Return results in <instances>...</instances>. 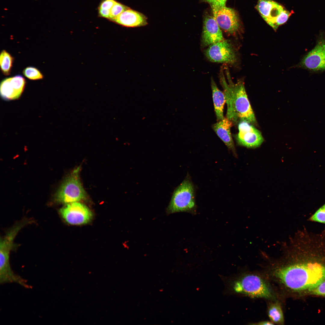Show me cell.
Instances as JSON below:
<instances>
[{
    "label": "cell",
    "instance_id": "6da1fadb",
    "mask_svg": "<svg viewBox=\"0 0 325 325\" xmlns=\"http://www.w3.org/2000/svg\"><path fill=\"white\" fill-rule=\"evenodd\" d=\"M283 258L271 267L270 274L286 292L311 291L325 280V264L296 261L288 248Z\"/></svg>",
    "mask_w": 325,
    "mask_h": 325
},
{
    "label": "cell",
    "instance_id": "7a4b0ae2",
    "mask_svg": "<svg viewBox=\"0 0 325 325\" xmlns=\"http://www.w3.org/2000/svg\"><path fill=\"white\" fill-rule=\"evenodd\" d=\"M226 70L228 83L222 70L220 74V82L224 89L227 106L226 118L233 123L239 119L256 124V120L248 98L243 80H239L234 84L231 79L228 70Z\"/></svg>",
    "mask_w": 325,
    "mask_h": 325
},
{
    "label": "cell",
    "instance_id": "3957f363",
    "mask_svg": "<svg viewBox=\"0 0 325 325\" xmlns=\"http://www.w3.org/2000/svg\"><path fill=\"white\" fill-rule=\"evenodd\" d=\"M235 292L252 298L273 299L275 296L269 285L262 277L253 274L243 275L231 284Z\"/></svg>",
    "mask_w": 325,
    "mask_h": 325
},
{
    "label": "cell",
    "instance_id": "277c9868",
    "mask_svg": "<svg viewBox=\"0 0 325 325\" xmlns=\"http://www.w3.org/2000/svg\"><path fill=\"white\" fill-rule=\"evenodd\" d=\"M195 208L193 186L187 178L174 190L166 212L169 214L180 212L193 213Z\"/></svg>",
    "mask_w": 325,
    "mask_h": 325
},
{
    "label": "cell",
    "instance_id": "5b68a950",
    "mask_svg": "<svg viewBox=\"0 0 325 325\" xmlns=\"http://www.w3.org/2000/svg\"><path fill=\"white\" fill-rule=\"evenodd\" d=\"M80 168L75 169L63 181L55 193L56 202L68 204L78 202L86 198V193L79 178Z\"/></svg>",
    "mask_w": 325,
    "mask_h": 325
},
{
    "label": "cell",
    "instance_id": "8992f818",
    "mask_svg": "<svg viewBox=\"0 0 325 325\" xmlns=\"http://www.w3.org/2000/svg\"><path fill=\"white\" fill-rule=\"evenodd\" d=\"M255 8L263 19L275 30L285 23L293 13L286 10L281 5L272 0H258Z\"/></svg>",
    "mask_w": 325,
    "mask_h": 325
},
{
    "label": "cell",
    "instance_id": "52a82bcc",
    "mask_svg": "<svg viewBox=\"0 0 325 325\" xmlns=\"http://www.w3.org/2000/svg\"><path fill=\"white\" fill-rule=\"evenodd\" d=\"M295 67L312 73L325 71V36L323 34L320 35L315 47L304 55Z\"/></svg>",
    "mask_w": 325,
    "mask_h": 325
},
{
    "label": "cell",
    "instance_id": "ba28073f",
    "mask_svg": "<svg viewBox=\"0 0 325 325\" xmlns=\"http://www.w3.org/2000/svg\"><path fill=\"white\" fill-rule=\"evenodd\" d=\"M204 53L206 57L212 62L234 64L237 60L235 48L230 42L226 39L210 45Z\"/></svg>",
    "mask_w": 325,
    "mask_h": 325
},
{
    "label": "cell",
    "instance_id": "9c48e42d",
    "mask_svg": "<svg viewBox=\"0 0 325 325\" xmlns=\"http://www.w3.org/2000/svg\"><path fill=\"white\" fill-rule=\"evenodd\" d=\"M59 212L65 221L72 225L86 224L92 217V212L89 208L78 202L67 204L60 209Z\"/></svg>",
    "mask_w": 325,
    "mask_h": 325
},
{
    "label": "cell",
    "instance_id": "30bf717a",
    "mask_svg": "<svg viewBox=\"0 0 325 325\" xmlns=\"http://www.w3.org/2000/svg\"><path fill=\"white\" fill-rule=\"evenodd\" d=\"M212 9L213 17L220 28L229 34L236 35L240 25L235 10L225 6Z\"/></svg>",
    "mask_w": 325,
    "mask_h": 325
},
{
    "label": "cell",
    "instance_id": "8fae6325",
    "mask_svg": "<svg viewBox=\"0 0 325 325\" xmlns=\"http://www.w3.org/2000/svg\"><path fill=\"white\" fill-rule=\"evenodd\" d=\"M251 123L244 120H240L238 125L239 133L237 137L238 143L248 148L259 147L264 141L261 132Z\"/></svg>",
    "mask_w": 325,
    "mask_h": 325
},
{
    "label": "cell",
    "instance_id": "7c38bea8",
    "mask_svg": "<svg viewBox=\"0 0 325 325\" xmlns=\"http://www.w3.org/2000/svg\"><path fill=\"white\" fill-rule=\"evenodd\" d=\"M25 84L24 78L19 75L5 79L0 84L1 97L6 101L19 98L23 91Z\"/></svg>",
    "mask_w": 325,
    "mask_h": 325
},
{
    "label": "cell",
    "instance_id": "4fadbf2b",
    "mask_svg": "<svg viewBox=\"0 0 325 325\" xmlns=\"http://www.w3.org/2000/svg\"><path fill=\"white\" fill-rule=\"evenodd\" d=\"M224 39L221 28L213 17L206 16L203 22L201 41L202 47L208 46Z\"/></svg>",
    "mask_w": 325,
    "mask_h": 325
},
{
    "label": "cell",
    "instance_id": "5bb4252c",
    "mask_svg": "<svg viewBox=\"0 0 325 325\" xmlns=\"http://www.w3.org/2000/svg\"><path fill=\"white\" fill-rule=\"evenodd\" d=\"M123 26L137 27L146 25L147 19L142 14L129 8L118 15L113 21Z\"/></svg>",
    "mask_w": 325,
    "mask_h": 325
},
{
    "label": "cell",
    "instance_id": "9a60e30c",
    "mask_svg": "<svg viewBox=\"0 0 325 325\" xmlns=\"http://www.w3.org/2000/svg\"><path fill=\"white\" fill-rule=\"evenodd\" d=\"M233 123L227 118L214 124L212 128L221 140L224 143L229 149L236 155L234 141L231 136V128Z\"/></svg>",
    "mask_w": 325,
    "mask_h": 325
},
{
    "label": "cell",
    "instance_id": "2e32d148",
    "mask_svg": "<svg viewBox=\"0 0 325 325\" xmlns=\"http://www.w3.org/2000/svg\"><path fill=\"white\" fill-rule=\"evenodd\" d=\"M211 86L215 113L217 120L220 121L224 118L223 110L226 102L225 95L224 93L218 89L212 78L211 79Z\"/></svg>",
    "mask_w": 325,
    "mask_h": 325
},
{
    "label": "cell",
    "instance_id": "e0dca14e",
    "mask_svg": "<svg viewBox=\"0 0 325 325\" xmlns=\"http://www.w3.org/2000/svg\"><path fill=\"white\" fill-rule=\"evenodd\" d=\"M268 314L270 320L273 323L280 325L284 324L283 314L281 306L278 302H272L269 304Z\"/></svg>",
    "mask_w": 325,
    "mask_h": 325
},
{
    "label": "cell",
    "instance_id": "ac0fdd59",
    "mask_svg": "<svg viewBox=\"0 0 325 325\" xmlns=\"http://www.w3.org/2000/svg\"><path fill=\"white\" fill-rule=\"evenodd\" d=\"M14 58L5 50L1 52L0 56V64L1 70L5 75L10 74Z\"/></svg>",
    "mask_w": 325,
    "mask_h": 325
},
{
    "label": "cell",
    "instance_id": "d6986e66",
    "mask_svg": "<svg viewBox=\"0 0 325 325\" xmlns=\"http://www.w3.org/2000/svg\"><path fill=\"white\" fill-rule=\"evenodd\" d=\"M23 73L25 76L31 80L40 79L43 77L42 74L39 70L32 67H27L24 69Z\"/></svg>",
    "mask_w": 325,
    "mask_h": 325
},
{
    "label": "cell",
    "instance_id": "ffe728a7",
    "mask_svg": "<svg viewBox=\"0 0 325 325\" xmlns=\"http://www.w3.org/2000/svg\"><path fill=\"white\" fill-rule=\"evenodd\" d=\"M308 220L325 224V203L312 215Z\"/></svg>",
    "mask_w": 325,
    "mask_h": 325
},
{
    "label": "cell",
    "instance_id": "44dd1931",
    "mask_svg": "<svg viewBox=\"0 0 325 325\" xmlns=\"http://www.w3.org/2000/svg\"><path fill=\"white\" fill-rule=\"evenodd\" d=\"M128 8L121 3L116 2L110 10L109 19L113 21L121 13Z\"/></svg>",
    "mask_w": 325,
    "mask_h": 325
},
{
    "label": "cell",
    "instance_id": "7402d4cb",
    "mask_svg": "<svg viewBox=\"0 0 325 325\" xmlns=\"http://www.w3.org/2000/svg\"><path fill=\"white\" fill-rule=\"evenodd\" d=\"M313 294L322 296H325V280L320 283L318 286L311 291Z\"/></svg>",
    "mask_w": 325,
    "mask_h": 325
},
{
    "label": "cell",
    "instance_id": "603a6c76",
    "mask_svg": "<svg viewBox=\"0 0 325 325\" xmlns=\"http://www.w3.org/2000/svg\"><path fill=\"white\" fill-rule=\"evenodd\" d=\"M211 5L212 8H215L225 6L227 0H205Z\"/></svg>",
    "mask_w": 325,
    "mask_h": 325
},
{
    "label": "cell",
    "instance_id": "cb8c5ba5",
    "mask_svg": "<svg viewBox=\"0 0 325 325\" xmlns=\"http://www.w3.org/2000/svg\"><path fill=\"white\" fill-rule=\"evenodd\" d=\"M116 2L115 0H105L101 4L99 9L110 10Z\"/></svg>",
    "mask_w": 325,
    "mask_h": 325
},
{
    "label": "cell",
    "instance_id": "d4e9b609",
    "mask_svg": "<svg viewBox=\"0 0 325 325\" xmlns=\"http://www.w3.org/2000/svg\"><path fill=\"white\" fill-rule=\"evenodd\" d=\"M110 10L99 9V14L101 16L106 18H109Z\"/></svg>",
    "mask_w": 325,
    "mask_h": 325
},
{
    "label": "cell",
    "instance_id": "484cf974",
    "mask_svg": "<svg viewBox=\"0 0 325 325\" xmlns=\"http://www.w3.org/2000/svg\"><path fill=\"white\" fill-rule=\"evenodd\" d=\"M252 324H257L260 325H274V323L271 321H263L257 322L256 323H252Z\"/></svg>",
    "mask_w": 325,
    "mask_h": 325
}]
</instances>
